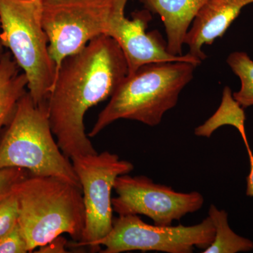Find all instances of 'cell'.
Masks as SVG:
<instances>
[{
    "label": "cell",
    "instance_id": "obj_1",
    "mask_svg": "<svg viewBox=\"0 0 253 253\" xmlns=\"http://www.w3.org/2000/svg\"><path fill=\"white\" fill-rule=\"evenodd\" d=\"M127 74L124 54L109 36L94 38L63 60L46 106L51 130L66 157L98 153L86 134L84 116L111 98Z\"/></svg>",
    "mask_w": 253,
    "mask_h": 253
},
{
    "label": "cell",
    "instance_id": "obj_2",
    "mask_svg": "<svg viewBox=\"0 0 253 253\" xmlns=\"http://www.w3.org/2000/svg\"><path fill=\"white\" fill-rule=\"evenodd\" d=\"M196 67L187 61H164L148 63L127 75L99 113L88 136L94 137L121 119L158 126L165 113L177 104Z\"/></svg>",
    "mask_w": 253,
    "mask_h": 253
},
{
    "label": "cell",
    "instance_id": "obj_3",
    "mask_svg": "<svg viewBox=\"0 0 253 253\" xmlns=\"http://www.w3.org/2000/svg\"><path fill=\"white\" fill-rule=\"evenodd\" d=\"M13 191L29 252L63 234L75 242L83 239L85 208L81 186L56 176L31 175L18 181Z\"/></svg>",
    "mask_w": 253,
    "mask_h": 253
},
{
    "label": "cell",
    "instance_id": "obj_4",
    "mask_svg": "<svg viewBox=\"0 0 253 253\" xmlns=\"http://www.w3.org/2000/svg\"><path fill=\"white\" fill-rule=\"evenodd\" d=\"M53 135L47 107L37 106L26 91L0 141V169L22 168L31 175L56 176L81 187L71 159Z\"/></svg>",
    "mask_w": 253,
    "mask_h": 253
},
{
    "label": "cell",
    "instance_id": "obj_5",
    "mask_svg": "<svg viewBox=\"0 0 253 253\" xmlns=\"http://www.w3.org/2000/svg\"><path fill=\"white\" fill-rule=\"evenodd\" d=\"M42 1L0 0V39L28 78V92L39 107L47 100L57 76L41 19Z\"/></svg>",
    "mask_w": 253,
    "mask_h": 253
},
{
    "label": "cell",
    "instance_id": "obj_6",
    "mask_svg": "<svg viewBox=\"0 0 253 253\" xmlns=\"http://www.w3.org/2000/svg\"><path fill=\"white\" fill-rule=\"evenodd\" d=\"M128 0H42L41 19L57 74L63 60L94 38L106 36Z\"/></svg>",
    "mask_w": 253,
    "mask_h": 253
},
{
    "label": "cell",
    "instance_id": "obj_7",
    "mask_svg": "<svg viewBox=\"0 0 253 253\" xmlns=\"http://www.w3.org/2000/svg\"><path fill=\"white\" fill-rule=\"evenodd\" d=\"M214 227L211 217L194 226L150 225L136 214L113 218L109 234L91 246H104L102 253L128 251H161L168 253H191L194 247L205 250L214 240Z\"/></svg>",
    "mask_w": 253,
    "mask_h": 253
},
{
    "label": "cell",
    "instance_id": "obj_8",
    "mask_svg": "<svg viewBox=\"0 0 253 253\" xmlns=\"http://www.w3.org/2000/svg\"><path fill=\"white\" fill-rule=\"evenodd\" d=\"M71 161L81 185L85 208L83 239L72 246L91 248L112 229L111 191L118 176L129 174L134 165L106 151L76 156Z\"/></svg>",
    "mask_w": 253,
    "mask_h": 253
},
{
    "label": "cell",
    "instance_id": "obj_9",
    "mask_svg": "<svg viewBox=\"0 0 253 253\" xmlns=\"http://www.w3.org/2000/svg\"><path fill=\"white\" fill-rule=\"evenodd\" d=\"M113 189L118 194L112 199L113 211L119 215H146L157 226H171L173 221L199 211L204 204L199 192H177L144 176H118Z\"/></svg>",
    "mask_w": 253,
    "mask_h": 253
},
{
    "label": "cell",
    "instance_id": "obj_10",
    "mask_svg": "<svg viewBox=\"0 0 253 253\" xmlns=\"http://www.w3.org/2000/svg\"><path fill=\"white\" fill-rule=\"evenodd\" d=\"M151 20V13L146 9L133 12L131 19L125 16V9H121L111 20L106 36L115 40L122 50L127 63V75L151 63L183 61L196 66L201 64V60L189 54H171L168 50L167 41L156 30L146 33Z\"/></svg>",
    "mask_w": 253,
    "mask_h": 253
},
{
    "label": "cell",
    "instance_id": "obj_11",
    "mask_svg": "<svg viewBox=\"0 0 253 253\" xmlns=\"http://www.w3.org/2000/svg\"><path fill=\"white\" fill-rule=\"evenodd\" d=\"M253 3V0H208L186 34L184 44L189 46L188 54L201 61L206 59L203 46L211 45L224 36L245 6Z\"/></svg>",
    "mask_w": 253,
    "mask_h": 253
},
{
    "label": "cell",
    "instance_id": "obj_12",
    "mask_svg": "<svg viewBox=\"0 0 253 253\" xmlns=\"http://www.w3.org/2000/svg\"><path fill=\"white\" fill-rule=\"evenodd\" d=\"M145 9L161 16L167 36L168 50L181 56L186 34L208 0H139Z\"/></svg>",
    "mask_w": 253,
    "mask_h": 253
},
{
    "label": "cell",
    "instance_id": "obj_13",
    "mask_svg": "<svg viewBox=\"0 0 253 253\" xmlns=\"http://www.w3.org/2000/svg\"><path fill=\"white\" fill-rule=\"evenodd\" d=\"M28 78L10 51L0 56V131L8 126L19 100L26 94Z\"/></svg>",
    "mask_w": 253,
    "mask_h": 253
},
{
    "label": "cell",
    "instance_id": "obj_14",
    "mask_svg": "<svg viewBox=\"0 0 253 253\" xmlns=\"http://www.w3.org/2000/svg\"><path fill=\"white\" fill-rule=\"evenodd\" d=\"M246 115L244 109L234 99L230 87L224 88L220 106L217 111L204 124L195 129V134L199 136L210 138L216 129L224 126H234L239 131L246 147L249 144L245 129Z\"/></svg>",
    "mask_w": 253,
    "mask_h": 253
},
{
    "label": "cell",
    "instance_id": "obj_15",
    "mask_svg": "<svg viewBox=\"0 0 253 253\" xmlns=\"http://www.w3.org/2000/svg\"><path fill=\"white\" fill-rule=\"evenodd\" d=\"M208 216L214 227V237L212 244L203 253H237L253 251V241L238 235L231 229L225 211H219L215 206L211 205Z\"/></svg>",
    "mask_w": 253,
    "mask_h": 253
},
{
    "label": "cell",
    "instance_id": "obj_16",
    "mask_svg": "<svg viewBox=\"0 0 253 253\" xmlns=\"http://www.w3.org/2000/svg\"><path fill=\"white\" fill-rule=\"evenodd\" d=\"M229 67L241 81V89L233 93L244 109L253 106V61L244 51L231 53L226 59Z\"/></svg>",
    "mask_w": 253,
    "mask_h": 253
},
{
    "label": "cell",
    "instance_id": "obj_17",
    "mask_svg": "<svg viewBox=\"0 0 253 253\" xmlns=\"http://www.w3.org/2000/svg\"><path fill=\"white\" fill-rule=\"evenodd\" d=\"M19 205L17 196L12 190L0 201V238L11 231L18 222Z\"/></svg>",
    "mask_w": 253,
    "mask_h": 253
},
{
    "label": "cell",
    "instance_id": "obj_18",
    "mask_svg": "<svg viewBox=\"0 0 253 253\" xmlns=\"http://www.w3.org/2000/svg\"><path fill=\"white\" fill-rule=\"evenodd\" d=\"M29 252L27 241L19 224L0 238V253H26Z\"/></svg>",
    "mask_w": 253,
    "mask_h": 253
},
{
    "label": "cell",
    "instance_id": "obj_19",
    "mask_svg": "<svg viewBox=\"0 0 253 253\" xmlns=\"http://www.w3.org/2000/svg\"><path fill=\"white\" fill-rule=\"evenodd\" d=\"M26 169L9 168L0 169V201L12 192L16 184L28 176Z\"/></svg>",
    "mask_w": 253,
    "mask_h": 253
},
{
    "label": "cell",
    "instance_id": "obj_20",
    "mask_svg": "<svg viewBox=\"0 0 253 253\" xmlns=\"http://www.w3.org/2000/svg\"><path fill=\"white\" fill-rule=\"evenodd\" d=\"M67 240L63 236H58L44 246L39 247L37 253H67L66 247L67 246Z\"/></svg>",
    "mask_w": 253,
    "mask_h": 253
},
{
    "label": "cell",
    "instance_id": "obj_21",
    "mask_svg": "<svg viewBox=\"0 0 253 253\" xmlns=\"http://www.w3.org/2000/svg\"><path fill=\"white\" fill-rule=\"evenodd\" d=\"M246 149H247L250 161V172L246 178V180H247L246 195L250 197H253V154L250 146L246 147Z\"/></svg>",
    "mask_w": 253,
    "mask_h": 253
},
{
    "label": "cell",
    "instance_id": "obj_22",
    "mask_svg": "<svg viewBox=\"0 0 253 253\" xmlns=\"http://www.w3.org/2000/svg\"><path fill=\"white\" fill-rule=\"evenodd\" d=\"M0 33H1V18H0ZM4 46L1 44V39H0V56L4 53Z\"/></svg>",
    "mask_w": 253,
    "mask_h": 253
},
{
    "label": "cell",
    "instance_id": "obj_23",
    "mask_svg": "<svg viewBox=\"0 0 253 253\" xmlns=\"http://www.w3.org/2000/svg\"><path fill=\"white\" fill-rule=\"evenodd\" d=\"M31 1H42V0H31Z\"/></svg>",
    "mask_w": 253,
    "mask_h": 253
}]
</instances>
